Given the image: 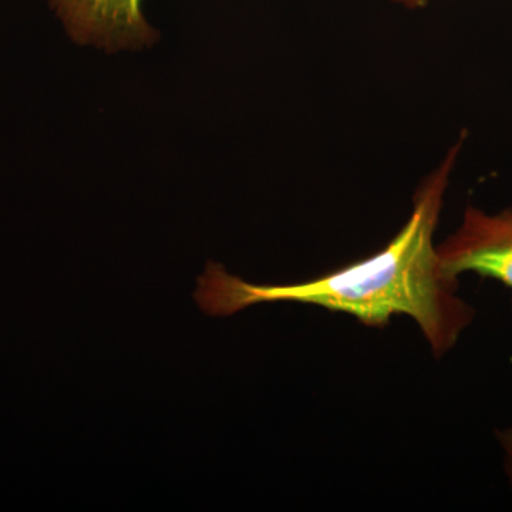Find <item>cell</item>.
Instances as JSON below:
<instances>
[{"mask_svg": "<svg viewBox=\"0 0 512 512\" xmlns=\"http://www.w3.org/2000/svg\"><path fill=\"white\" fill-rule=\"evenodd\" d=\"M463 143L460 138L420 187L409 221L382 251L293 285L249 284L210 262L194 293L201 311L224 318L258 303L296 302L355 316L373 328L406 315L419 325L434 355H446L474 318V309L458 296V278L443 268L433 241Z\"/></svg>", "mask_w": 512, "mask_h": 512, "instance_id": "1", "label": "cell"}, {"mask_svg": "<svg viewBox=\"0 0 512 512\" xmlns=\"http://www.w3.org/2000/svg\"><path fill=\"white\" fill-rule=\"evenodd\" d=\"M74 42L100 49H138L157 32L144 19L141 0H49Z\"/></svg>", "mask_w": 512, "mask_h": 512, "instance_id": "3", "label": "cell"}, {"mask_svg": "<svg viewBox=\"0 0 512 512\" xmlns=\"http://www.w3.org/2000/svg\"><path fill=\"white\" fill-rule=\"evenodd\" d=\"M498 437H500V443L505 454V470H507L512 485V429L501 431Z\"/></svg>", "mask_w": 512, "mask_h": 512, "instance_id": "4", "label": "cell"}, {"mask_svg": "<svg viewBox=\"0 0 512 512\" xmlns=\"http://www.w3.org/2000/svg\"><path fill=\"white\" fill-rule=\"evenodd\" d=\"M394 2L402 3V5L407 6V8H421V6L426 5L429 0H394Z\"/></svg>", "mask_w": 512, "mask_h": 512, "instance_id": "5", "label": "cell"}, {"mask_svg": "<svg viewBox=\"0 0 512 512\" xmlns=\"http://www.w3.org/2000/svg\"><path fill=\"white\" fill-rule=\"evenodd\" d=\"M437 252L448 274L458 278L474 272L512 291V208L487 214L468 207L460 227L437 245Z\"/></svg>", "mask_w": 512, "mask_h": 512, "instance_id": "2", "label": "cell"}]
</instances>
